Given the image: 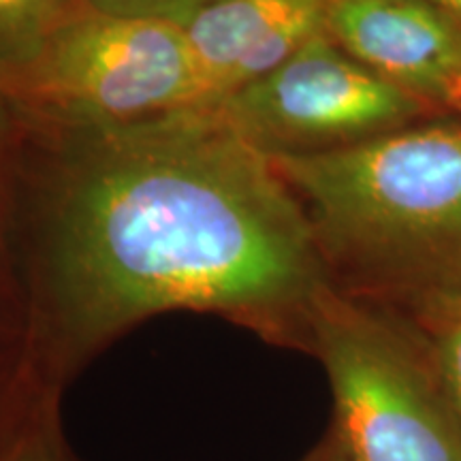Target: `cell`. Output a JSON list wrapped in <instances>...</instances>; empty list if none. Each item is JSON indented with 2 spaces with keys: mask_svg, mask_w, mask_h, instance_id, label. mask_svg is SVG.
I'll return each instance as SVG.
<instances>
[{
  "mask_svg": "<svg viewBox=\"0 0 461 461\" xmlns=\"http://www.w3.org/2000/svg\"><path fill=\"white\" fill-rule=\"evenodd\" d=\"M299 461H350V459L346 457L344 448L339 447L336 436L327 429L325 436H322L321 440L316 442V445L310 448V451L305 453Z\"/></svg>",
  "mask_w": 461,
  "mask_h": 461,
  "instance_id": "cell-14",
  "label": "cell"
},
{
  "mask_svg": "<svg viewBox=\"0 0 461 461\" xmlns=\"http://www.w3.org/2000/svg\"><path fill=\"white\" fill-rule=\"evenodd\" d=\"M429 3L461 26V0H429Z\"/></svg>",
  "mask_w": 461,
  "mask_h": 461,
  "instance_id": "cell-15",
  "label": "cell"
},
{
  "mask_svg": "<svg viewBox=\"0 0 461 461\" xmlns=\"http://www.w3.org/2000/svg\"><path fill=\"white\" fill-rule=\"evenodd\" d=\"M79 0H0V90L37 60Z\"/></svg>",
  "mask_w": 461,
  "mask_h": 461,
  "instance_id": "cell-9",
  "label": "cell"
},
{
  "mask_svg": "<svg viewBox=\"0 0 461 461\" xmlns=\"http://www.w3.org/2000/svg\"><path fill=\"white\" fill-rule=\"evenodd\" d=\"M216 107L269 158L359 146L436 118L361 65L327 32L230 92Z\"/></svg>",
  "mask_w": 461,
  "mask_h": 461,
  "instance_id": "cell-5",
  "label": "cell"
},
{
  "mask_svg": "<svg viewBox=\"0 0 461 461\" xmlns=\"http://www.w3.org/2000/svg\"><path fill=\"white\" fill-rule=\"evenodd\" d=\"M327 34L434 115H461V26L429 0H338Z\"/></svg>",
  "mask_w": 461,
  "mask_h": 461,
  "instance_id": "cell-6",
  "label": "cell"
},
{
  "mask_svg": "<svg viewBox=\"0 0 461 461\" xmlns=\"http://www.w3.org/2000/svg\"><path fill=\"white\" fill-rule=\"evenodd\" d=\"M442 383L461 425V312L428 331Z\"/></svg>",
  "mask_w": 461,
  "mask_h": 461,
  "instance_id": "cell-13",
  "label": "cell"
},
{
  "mask_svg": "<svg viewBox=\"0 0 461 461\" xmlns=\"http://www.w3.org/2000/svg\"><path fill=\"white\" fill-rule=\"evenodd\" d=\"M60 406L62 395H43L11 438L0 461H84L68 442Z\"/></svg>",
  "mask_w": 461,
  "mask_h": 461,
  "instance_id": "cell-10",
  "label": "cell"
},
{
  "mask_svg": "<svg viewBox=\"0 0 461 461\" xmlns=\"http://www.w3.org/2000/svg\"><path fill=\"white\" fill-rule=\"evenodd\" d=\"M17 120L122 124L212 105L186 28L77 9L0 90Z\"/></svg>",
  "mask_w": 461,
  "mask_h": 461,
  "instance_id": "cell-4",
  "label": "cell"
},
{
  "mask_svg": "<svg viewBox=\"0 0 461 461\" xmlns=\"http://www.w3.org/2000/svg\"><path fill=\"white\" fill-rule=\"evenodd\" d=\"M222 0H79V5L92 11L113 15L148 17V20L169 22L186 28L201 14L216 7Z\"/></svg>",
  "mask_w": 461,
  "mask_h": 461,
  "instance_id": "cell-12",
  "label": "cell"
},
{
  "mask_svg": "<svg viewBox=\"0 0 461 461\" xmlns=\"http://www.w3.org/2000/svg\"><path fill=\"white\" fill-rule=\"evenodd\" d=\"M305 353L325 370L330 431L350 461H461L459 419L414 322L327 285Z\"/></svg>",
  "mask_w": 461,
  "mask_h": 461,
  "instance_id": "cell-3",
  "label": "cell"
},
{
  "mask_svg": "<svg viewBox=\"0 0 461 461\" xmlns=\"http://www.w3.org/2000/svg\"><path fill=\"white\" fill-rule=\"evenodd\" d=\"M48 391L34 376L26 346H0V455ZM60 395V393H58Z\"/></svg>",
  "mask_w": 461,
  "mask_h": 461,
  "instance_id": "cell-11",
  "label": "cell"
},
{
  "mask_svg": "<svg viewBox=\"0 0 461 461\" xmlns=\"http://www.w3.org/2000/svg\"><path fill=\"white\" fill-rule=\"evenodd\" d=\"M272 163L302 205L331 285L425 333L461 312V120Z\"/></svg>",
  "mask_w": 461,
  "mask_h": 461,
  "instance_id": "cell-2",
  "label": "cell"
},
{
  "mask_svg": "<svg viewBox=\"0 0 461 461\" xmlns=\"http://www.w3.org/2000/svg\"><path fill=\"white\" fill-rule=\"evenodd\" d=\"M338 0H222L186 26L212 105L272 71L316 34Z\"/></svg>",
  "mask_w": 461,
  "mask_h": 461,
  "instance_id": "cell-7",
  "label": "cell"
},
{
  "mask_svg": "<svg viewBox=\"0 0 461 461\" xmlns=\"http://www.w3.org/2000/svg\"><path fill=\"white\" fill-rule=\"evenodd\" d=\"M20 129L0 96V346L26 344V314L17 272L14 210Z\"/></svg>",
  "mask_w": 461,
  "mask_h": 461,
  "instance_id": "cell-8",
  "label": "cell"
},
{
  "mask_svg": "<svg viewBox=\"0 0 461 461\" xmlns=\"http://www.w3.org/2000/svg\"><path fill=\"white\" fill-rule=\"evenodd\" d=\"M14 238L26 353L48 391L167 312L305 353L331 285L272 158L216 105L122 124L17 120Z\"/></svg>",
  "mask_w": 461,
  "mask_h": 461,
  "instance_id": "cell-1",
  "label": "cell"
}]
</instances>
